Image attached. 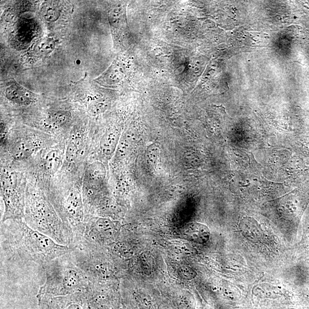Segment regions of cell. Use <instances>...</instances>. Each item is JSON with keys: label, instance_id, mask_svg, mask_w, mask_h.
<instances>
[{"label": "cell", "instance_id": "cell-1", "mask_svg": "<svg viewBox=\"0 0 309 309\" xmlns=\"http://www.w3.org/2000/svg\"><path fill=\"white\" fill-rule=\"evenodd\" d=\"M1 242L2 250L10 259L32 262L42 267L75 249L56 242L22 220L12 221L2 227Z\"/></svg>", "mask_w": 309, "mask_h": 309}, {"label": "cell", "instance_id": "cell-2", "mask_svg": "<svg viewBox=\"0 0 309 309\" xmlns=\"http://www.w3.org/2000/svg\"><path fill=\"white\" fill-rule=\"evenodd\" d=\"M71 253L43 266L46 280L38 292L37 297L40 300L55 296L83 293L87 290L89 279L75 264Z\"/></svg>", "mask_w": 309, "mask_h": 309}, {"label": "cell", "instance_id": "cell-3", "mask_svg": "<svg viewBox=\"0 0 309 309\" xmlns=\"http://www.w3.org/2000/svg\"><path fill=\"white\" fill-rule=\"evenodd\" d=\"M58 214L42 193H27L24 215L27 224L61 245L73 247L71 236Z\"/></svg>", "mask_w": 309, "mask_h": 309}, {"label": "cell", "instance_id": "cell-4", "mask_svg": "<svg viewBox=\"0 0 309 309\" xmlns=\"http://www.w3.org/2000/svg\"><path fill=\"white\" fill-rule=\"evenodd\" d=\"M2 196L5 205L2 222L21 220L24 217L25 197L23 187L19 186L16 172L2 169Z\"/></svg>", "mask_w": 309, "mask_h": 309}, {"label": "cell", "instance_id": "cell-5", "mask_svg": "<svg viewBox=\"0 0 309 309\" xmlns=\"http://www.w3.org/2000/svg\"><path fill=\"white\" fill-rule=\"evenodd\" d=\"M72 261L89 280L98 281L113 273V265L101 253L99 247L83 246L71 253Z\"/></svg>", "mask_w": 309, "mask_h": 309}, {"label": "cell", "instance_id": "cell-6", "mask_svg": "<svg viewBox=\"0 0 309 309\" xmlns=\"http://www.w3.org/2000/svg\"><path fill=\"white\" fill-rule=\"evenodd\" d=\"M119 231L118 223L110 219L93 217L87 215L85 218L83 237L77 248L83 246L100 247L106 242L114 240Z\"/></svg>", "mask_w": 309, "mask_h": 309}, {"label": "cell", "instance_id": "cell-7", "mask_svg": "<svg viewBox=\"0 0 309 309\" xmlns=\"http://www.w3.org/2000/svg\"><path fill=\"white\" fill-rule=\"evenodd\" d=\"M8 100L20 106H28L37 100L38 95L23 87L15 80L7 84L5 91Z\"/></svg>", "mask_w": 309, "mask_h": 309}, {"label": "cell", "instance_id": "cell-8", "mask_svg": "<svg viewBox=\"0 0 309 309\" xmlns=\"http://www.w3.org/2000/svg\"><path fill=\"white\" fill-rule=\"evenodd\" d=\"M182 234L189 241L203 244L209 241L211 233L207 226L202 223L192 222L184 227Z\"/></svg>", "mask_w": 309, "mask_h": 309}, {"label": "cell", "instance_id": "cell-9", "mask_svg": "<svg viewBox=\"0 0 309 309\" xmlns=\"http://www.w3.org/2000/svg\"><path fill=\"white\" fill-rule=\"evenodd\" d=\"M37 148V144L29 139H21L15 141L11 148V153L16 161H23L31 157Z\"/></svg>", "mask_w": 309, "mask_h": 309}, {"label": "cell", "instance_id": "cell-10", "mask_svg": "<svg viewBox=\"0 0 309 309\" xmlns=\"http://www.w3.org/2000/svg\"><path fill=\"white\" fill-rule=\"evenodd\" d=\"M84 137L80 131H72L69 138L66 152V160L72 163L80 156L83 148Z\"/></svg>", "mask_w": 309, "mask_h": 309}, {"label": "cell", "instance_id": "cell-11", "mask_svg": "<svg viewBox=\"0 0 309 309\" xmlns=\"http://www.w3.org/2000/svg\"><path fill=\"white\" fill-rule=\"evenodd\" d=\"M106 175L107 170L105 165L99 161H94L87 167L85 180L89 186H95L104 181Z\"/></svg>", "mask_w": 309, "mask_h": 309}, {"label": "cell", "instance_id": "cell-12", "mask_svg": "<svg viewBox=\"0 0 309 309\" xmlns=\"http://www.w3.org/2000/svg\"><path fill=\"white\" fill-rule=\"evenodd\" d=\"M62 150L54 148L46 152L42 159V167L45 173L54 175L61 167L63 163Z\"/></svg>", "mask_w": 309, "mask_h": 309}, {"label": "cell", "instance_id": "cell-13", "mask_svg": "<svg viewBox=\"0 0 309 309\" xmlns=\"http://www.w3.org/2000/svg\"><path fill=\"white\" fill-rule=\"evenodd\" d=\"M120 139L119 131L116 129L106 133L100 141V149L103 154L110 157L117 151Z\"/></svg>", "mask_w": 309, "mask_h": 309}, {"label": "cell", "instance_id": "cell-14", "mask_svg": "<svg viewBox=\"0 0 309 309\" xmlns=\"http://www.w3.org/2000/svg\"><path fill=\"white\" fill-rule=\"evenodd\" d=\"M122 75L121 70L119 66L114 64L104 74L94 80L100 83L115 84L118 83L122 78Z\"/></svg>", "mask_w": 309, "mask_h": 309}, {"label": "cell", "instance_id": "cell-15", "mask_svg": "<svg viewBox=\"0 0 309 309\" xmlns=\"http://www.w3.org/2000/svg\"><path fill=\"white\" fill-rule=\"evenodd\" d=\"M160 158V145L153 143L149 145L145 152V159L148 165L152 169H156Z\"/></svg>", "mask_w": 309, "mask_h": 309}, {"label": "cell", "instance_id": "cell-16", "mask_svg": "<svg viewBox=\"0 0 309 309\" xmlns=\"http://www.w3.org/2000/svg\"><path fill=\"white\" fill-rule=\"evenodd\" d=\"M132 138L130 135L124 134L120 138L117 151L116 158L118 160H123L127 156L131 147Z\"/></svg>", "mask_w": 309, "mask_h": 309}, {"label": "cell", "instance_id": "cell-17", "mask_svg": "<svg viewBox=\"0 0 309 309\" xmlns=\"http://www.w3.org/2000/svg\"><path fill=\"white\" fill-rule=\"evenodd\" d=\"M41 14L48 22L53 23L57 21L61 14L59 8L53 3H46L42 8Z\"/></svg>", "mask_w": 309, "mask_h": 309}, {"label": "cell", "instance_id": "cell-18", "mask_svg": "<svg viewBox=\"0 0 309 309\" xmlns=\"http://www.w3.org/2000/svg\"><path fill=\"white\" fill-rule=\"evenodd\" d=\"M71 113L66 111H57L54 112L49 116V122L54 126H62L70 120Z\"/></svg>", "mask_w": 309, "mask_h": 309}, {"label": "cell", "instance_id": "cell-19", "mask_svg": "<svg viewBox=\"0 0 309 309\" xmlns=\"http://www.w3.org/2000/svg\"><path fill=\"white\" fill-rule=\"evenodd\" d=\"M56 43L53 38L45 37L37 42L36 50L43 56L48 55L55 48Z\"/></svg>", "mask_w": 309, "mask_h": 309}, {"label": "cell", "instance_id": "cell-20", "mask_svg": "<svg viewBox=\"0 0 309 309\" xmlns=\"http://www.w3.org/2000/svg\"><path fill=\"white\" fill-rule=\"evenodd\" d=\"M179 277L182 280L191 281L196 277L197 273L190 266L186 265L180 266L177 270Z\"/></svg>", "mask_w": 309, "mask_h": 309}]
</instances>
